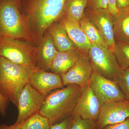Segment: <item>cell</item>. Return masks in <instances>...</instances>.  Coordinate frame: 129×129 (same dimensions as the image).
<instances>
[{
  "instance_id": "cell-30",
  "label": "cell",
  "mask_w": 129,
  "mask_h": 129,
  "mask_svg": "<svg viewBox=\"0 0 129 129\" xmlns=\"http://www.w3.org/2000/svg\"><path fill=\"white\" fill-rule=\"evenodd\" d=\"M117 0H109L107 9L114 17L119 13V11L116 6Z\"/></svg>"
},
{
  "instance_id": "cell-7",
  "label": "cell",
  "mask_w": 129,
  "mask_h": 129,
  "mask_svg": "<svg viewBox=\"0 0 129 129\" xmlns=\"http://www.w3.org/2000/svg\"><path fill=\"white\" fill-rule=\"evenodd\" d=\"M46 96L37 91L29 83H27L19 97L17 106L18 116L15 123L21 124L32 115L39 112Z\"/></svg>"
},
{
  "instance_id": "cell-31",
  "label": "cell",
  "mask_w": 129,
  "mask_h": 129,
  "mask_svg": "<svg viewBox=\"0 0 129 129\" xmlns=\"http://www.w3.org/2000/svg\"><path fill=\"white\" fill-rule=\"evenodd\" d=\"M0 129H21L20 124L16 123L11 125H8L5 124H0Z\"/></svg>"
},
{
  "instance_id": "cell-26",
  "label": "cell",
  "mask_w": 129,
  "mask_h": 129,
  "mask_svg": "<svg viewBox=\"0 0 129 129\" xmlns=\"http://www.w3.org/2000/svg\"><path fill=\"white\" fill-rule=\"evenodd\" d=\"M73 118L72 115H70L59 123L51 125L50 129H70Z\"/></svg>"
},
{
  "instance_id": "cell-10",
  "label": "cell",
  "mask_w": 129,
  "mask_h": 129,
  "mask_svg": "<svg viewBox=\"0 0 129 129\" xmlns=\"http://www.w3.org/2000/svg\"><path fill=\"white\" fill-rule=\"evenodd\" d=\"M102 106L89 83L82 88L71 115L96 121Z\"/></svg>"
},
{
  "instance_id": "cell-13",
  "label": "cell",
  "mask_w": 129,
  "mask_h": 129,
  "mask_svg": "<svg viewBox=\"0 0 129 129\" xmlns=\"http://www.w3.org/2000/svg\"><path fill=\"white\" fill-rule=\"evenodd\" d=\"M28 83L41 94L46 96L53 90L62 88L63 86L60 75L43 70L35 71Z\"/></svg>"
},
{
  "instance_id": "cell-14",
  "label": "cell",
  "mask_w": 129,
  "mask_h": 129,
  "mask_svg": "<svg viewBox=\"0 0 129 129\" xmlns=\"http://www.w3.org/2000/svg\"><path fill=\"white\" fill-rule=\"evenodd\" d=\"M58 21L64 27L70 39L79 50L88 53L91 43L82 30L79 21L64 13Z\"/></svg>"
},
{
  "instance_id": "cell-6",
  "label": "cell",
  "mask_w": 129,
  "mask_h": 129,
  "mask_svg": "<svg viewBox=\"0 0 129 129\" xmlns=\"http://www.w3.org/2000/svg\"><path fill=\"white\" fill-rule=\"evenodd\" d=\"M88 54L93 70L117 83L121 69L112 51L108 47L91 43Z\"/></svg>"
},
{
  "instance_id": "cell-3",
  "label": "cell",
  "mask_w": 129,
  "mask_h": 129,
  "mask_svg": "<svg viewBox=\"0 0 129 129\" xmlns=\"http://www.w3.org/2000/svg\"><path fill=\"white\" fill-rule=\"evenodd\" d=\"M19 0H0V35L35 42L27 17L21 14Z\"/></svg>"
},
{
  "instance_id": "cell-25",
  "label": "cell",
  "mask_w": 129,
  "mask_h": 129,
  "mask_svg": "<svg viewBox=\"0 0 129 129\" xmlns=\"http://www.w3.org/2000/svg\"><path fill=\"white\" fill-rule=\"evenodd\" d=\"M109 0H88L87 9H107Z\"/></svg>"
},
{
  "instance_id": "cell-8",
  "label": "cell",
  "mask_w": 129,
  "mask_h": 129,
  "mask_svg": "<svg viewBox=\"0 0 129 129\" xmlns=\"http://www.w3.org/2000/svg\"><path fill=\"white\" fill-rule=\"evenodd\" d=\"M89 84L102 106L107 103L126 99L117 83L102 76L94 70Z\"/></svg>"
},
{
  "instance_id": "cell-9",
  "label": "cell",
  "mask_w": 129,
  "mask_h": 129,
  "mask_svg": "<svg viewBox=\"0 0 129 129\" xmlns=\"http://www.w3.org/2000/svg\"><path fill=\"white\" fill-rule=\"evenodd\" d=\"M85 14L99 30L108 48L114 52L116 43L114 38L113 16L107 9H86Z\"/></svg>"
},
{
  "instance_id": "cell-11",
  "label": "cell",
  "mask_w": 129,
  "mask_h": 129,
  "mask_svg": "<svg viewBox=\"0 0 129 129\" xmlns=\"http://www.w3.org/2000/svg\"><path fill=\"white\" fill-rule=\"evenodd\" d=\"M93 72L88 53L83 52L73 67L60 76L63 86L75 84L83 88L89 83Z\"/></svg>"
},
{
  "instance_id": "cell-28",
  "label": "cell",
  "mask_w": 129,
  "mask_h": 129,
  "mask_svg": "<svg viewBox=\"0 0 129 129\" xmlns=\"http://www.w3.org/2000/svg\"><path fill=\"white\" fill-rule=\"evenodd\" d=\"M9 101L4 97L0 93V115L4 117L6 115Z\"/></svg>"
},
{
  "instance_id": "cell-21",
  "label": "cell",
  "mask_w": 129,
  "mask_h": 129,
  "mask_svg": "<svg viewBox=\"0 0 129 129\" xmlns=\"http://www.w3.org/2000/svg\"><path fill=\"white\" fill-rule=\"evenodd\" d=\"M20 125L21 129H50L51 124L47 118L39 113L32 115Z\"/></svg>"
},
{
  "instance_id": "cell-5",
  "label": "cell",
  "mask_w": 129,
  "mask_h": 129,
  "mask_svg": "<svg viewBox=\"0 0 129 129\" xmlns=\"http://www.w3.org/2000/svg\"><path fill=\"white\" fill-rule=\"evenodd\" d=\"M31 43L0 35V57L28 68L39 70L35 59L36 47Z\"/></svg>"
},
{
  "instance_id": "cell-19",
  "label": "cell",
  "mask_w": 129,
  "mask_h": 129,
  "mask_svg": "<svg viewBox=\"0 0 129 129\" xmlns=\"http://www.w3.org/2000/svg\"><path fill=\"white\" fill-rule=\"evenodd\" d=\"M80 23L82 30L92 44L108 48L99 30L91 22L85 14L80 21Z\"/></svg>"
},
{
  "instance_id": "cell-17",
  "label": "cell",
  "mask_w": 129,
  "mask_h": 129,
  "mask_svg": "<svg viewBox=\"0 0 129 129\" xmlns=\"http://www.w3.org/2000/svg\"><path fill=\"white\" fill-rule=\"evenodd\" d=\"M47 30L50 35L58 51L78 49L70 39L64 27L59 21L52 23Z\"/></svg>"
},
{
  "instance_id": "cell-29",
  "label": "cell",
  "mask_w": 129,
  "mask_h": 129,
  "mask_svg": "<svg viewBox=\"0 0 129 129\" xmlns=\"http://www.w3.org/2000/svg\"><path fill=\"white\" fill-rule=\"evenodd\" d=\"M116 6L119 13L129 12V0H117Z\"/></svg>"
},
{
  "instance_id": "cell-1",
  "label": "cell",
  "mask_w": 129,
  "mask_h": 129,
  "mask_svg": "<svg viewBox=\"0 0 129 129\" xmlns=\"http://www.w3.org/2000/svg\"><path fill=\"white\" fill-rule=\"evenodd\" d=\"M66 0H26L27 17L35 42L39 44L47 28L64 11Z\"/></svg>"
},
{
  "instance_id": "cell-12",
  "label": "cell",
  "mask_w": 129,
  "mask_h": 129,
  "mask_svg": "<svg viewBox=\"0 0 129 129\" xmlns=\"http://www.w3.org/2000/svg\"><path fill=\"white\" fill-rule=\"evenodd\" d=\"M129 118V100L111 102L102 106L96 124L99 129L123 122Z\"/></svg>"
},
{
  "instance_id": "cell-18",
  "label": "cell",
  "mask_w": 129,
  "mask_h": 129,
  "mask_svg": "<svg viewBox=\"0 0 129 129\" xmlns=\"http://www.w3.org/2000/svg\"><path fill=\"white\" fill-rule=\"evenodd\" d=\"M114 17L116 43L129 44V12L119 13Z\"/></svg>"
},
{
  "instance_id": "cell-2",
  "label": "cell",
  "mask_w": 129,
  "mask_h": 129,
  "mask_svg": "<svg viewBox=\"0 0 129 129\" xmlns=\"http://www.w3.org/2000/svg\"><path fill=\"white\" fill-rule=\"evenodd\" d=\"M67 86L48 94L40 109L39 113L51 125L71 115L83 88L75 84Z\"/></svg>"
},
{
  "instance_id": "cell-4",
  "label": "cell",
  "mask_w": 129,
  "mask_h": 129,
  "mask_svg": "<svg viewBox=\"0 0 129 129\" xmlns=\"http://www.w3.org/2000/svg\"><path fill=\"white\" fill-rule=\"evenodd\" d=\"M35 71L0 57V93L17 106L23 88Z\"/></svg>"
},
{
  "instance_id": "cell-24",
  "label": "cell",
  "mask_w": 129,
  "mask_h": 129,
  "mask_svg": "<svg viewBox=\"0 0 129 129\" xmlns=\"http://www.w3.org/2000/svg\"><path fill=\"white\" fill-rule=\"evenodd\" d=\"M121 69L117 83L123 93L126 99L129 100V67Z\"/></svg>"
},
{
  "instance_id": "cell-20",
  "label": "cell",
  "mask_w": 129,
  "mask_h": 129,
  "mask_svg": "<svg viewBox=\"0 0 129 129\" xmlns=\"http://www.w3.org/2000/svg\"><path fill=\"white\" fill-rule=\"evenodd\" d=\"M88 2V0H66L63 13L80 22L85 15Z\"/></svg>"
},
{
  "instance_id": "cell-23",
  "label": "cell",
  "mask_w": 129,
  "mask_h": 129,
  "mask_svg": "<svg viewBox=\"0 0 129 129\" xmlns=\"http://www.w3.org/2000/svg\"><path fill=\"white\" fill-rule=\"evenodd\" d=\"M73 117L70 129H96L97 127L95 120L84 119L77 116Z\"/></svg>"
},
{
  "instance_id": "cell-27",
  "label": "cell",
  "mask_w": 129,
  "mask_h": 129,
  "mask_svg": "<svg viewBox=\"0 0 129 129\" xmlns=\"http://www.w3.org/2000/svg\"><path fill=\"white\" fill-rule=\"evenodd\" d=\"M103 129H129V118L120 123L107 125Z\"/></svg>"
},
{
  "instance_id": "cell-16",
  "label": "cell",
  "mask_w": 129,
  "mask_h": 129,
  "mask_svg": "<svg viewBox=\"0 0 129 129\" xmlns=\"http://www.w3.org/2000/svg\"><path fill=\"white\" fill-rule=\"evenodd\" d=\"M83 52L79 49L58 51L50 70L60 75L66 73L75 64Z\"/></svg>"
},
{
  "instance_id": "cell-15",
  "label": "cell",
  "mask_w": 129,
  "mask_h": 129,
  "mask_svg": "<svg viewBox=\"0 0 129 129\" xmlns=\"http://www.w3.org/2000/svg\"><path fill=\"white\" fill-rule=\"evenodd\" d=\"M58 52L50 35L46 30L39 46L36 47L35 59L39 70L50 69Z\"/></svg>"
},
{
  "instance_id": "cell-22",
  "label": "cell",
  "mask_w": 129,
  "mask_h": 129,
  "mask_svg": "<svg viewBox=\"0 0 129 129\" xmlns=\"http://www.w3.org/2000/svg\"><path fill=\"white\" fill-rule=\"evenodd\" d=\"M114 53L121 68L129 67V44L116 43Z\"/></svg>"
}]
</instances>
